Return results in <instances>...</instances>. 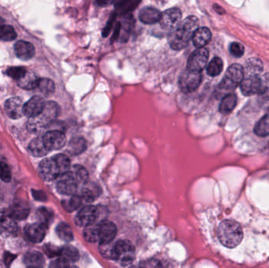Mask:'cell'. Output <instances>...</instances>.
I'll return each mask as SVG.
<instances>
[{"mask_svg": "<svg viewBox=\"0 0 269 268\" xmlns=\"http://www.w3.org/2000/svg\"><path fill=\"white\" fill-rule=\"evenodd\" d=\"M17 220L9 209L0 210V234L5 237H13L17 234Z\"/></svg>", "mask_w": 269, "mask_h": 268, "instance_id": "52a82bcc", "label": "cell"}, {"mask_svg": "<svg viewBox=\"0 0 269 268\" xmlns=\"http://www.w3.org/2000/svg\"><path fill=\"white\" fill-rule=\"evenodd\" d=\"M27 72L26 68L21 66H16V67L9 68L7 71V74L10 77L14 79H19L24 76L25 73Z\"/></svg>", "mask_w": 269, "mask_h": 268, "instance_id": "7bdbcfd3", "label": "cell"}, {"mask_svg": "<svg viewBox=\"0 0 269 268\" xmlns=\"http://www.w3.org/2000/svg\"><path fill=\"white\" fill-rule=\"evenodd\" d=\"M46 229L47 227L42 224H31L26 227V236L33 243H41L46 236Z\"/></svg>", "mask_w": 269, "mask_h": 268, "instance_id": "e0dca14e", "label": "cell"}, {"mask_svg": "<svg viewBox=\"0 0 269 268\" xmlns=\"http://www.w3.org/2000/svg\"><path fill=\"white\" fill-rule=\"evenodd\" d=\"M115 260L121 262L124 266L131 264L135 259V247L128 240H119L114 243Z\"/></svg>", "mask_w": 269, "mask_h": 268, "instance_id": "5b68a950", "label": "cell"}, {"mask_svg": "<svg viewBox=\"0 0 269 268\" xmlns=\"http://www.w3.org/2000/svg\"><path fill=\"white\" fill-rule=\"evenodd\" d=\"M33 195L35 199L38 201H44L46 200V196L43 191H33Z\"/></svg>", "mask_w": 269, "mask_h": 268, "instance_id": "681fc988", "label": "cell"}, {"mask_svg": "<svg viewBox=\"0 0 269 268\" xmlns=\"http://www.w3.org/2000/svg\"><path fill=\"white\" fill-rule=\"evenodd\" d=\"M17 37V33L14 28L11 25L0 26V40L3 41H12Z\"/></svg>", "mask_w": 269, "mask_h": 268, "instance_id": "d590c367", "label": "cell"}, {"mask_svg": "<svg viewBox=\"0 0 269 268\" xmlns=\"http://www.w3.org/2000/svg\"><path fill=\"white\" fill-rule=\"evenodd\" d=\"M44 251L49 257H54V256L60 255L61 249H58L52 245H46L44 247Z\"/></svg>", "mask_w": 269, "mask_h": 268, "instance_id": "bcb514c9", "label": "cell"}, {"mask_svg": "<svg viewBox=\"0 0 269 268\" xmlns=\"http://www.w3.org/2000/svg\"><path fill=\"white\" fill-rule=\"evenodd\" d=\"M100 212L98 208L93 205H88L83 208L76 217L75 222L80 227H87L94 224L98 219Z\"/></svg>", "mask_w": 269, "mask_h": 268, "instance_id": "4fadbf2b", "label": "cell"}, {"mask_svg": "<svg viewBox=\"0 0 269 268\" xmlns=\"http://www.w3.org/2000/svg\"><path fill=\"white\" fill-rule=\"evenodd\" d=\"M24 105V102L21 98L13 97L9 98L5 103L6 114L13 120L21 118L25 115Z\"/></svg>", "mask_w": 269, "mask_h": 268, "instance_id": "9a60e30c", "label": "cell"}, {"mask_svg": "<svg viewBox=\"0 0 269 268\" xmlns=\"http://www.w3.org/2000/svg\"><path fill=\"white\" fill-rule=\"evenodd\" d=\"M237 96L235 94H228L225 95L219 104V112L223 114H229L235 108L237 105Z\"/></svg>", "mask_w": 269, "mask_h": 268, "instance_id": "484cf974", "label": "cell"}, {"mask_svg": "<svg viewBox=\"0 0 269 268\" xmlns=\"http://www.w3.org/2000/svg\"><path fill=\"white\" fill-rule=\"evenodd\" d=\"M209 59V51L207 49L198 48L194 53H192L187 61V69L194 72H202L206 67Z\"/></svg>", "mask_w": 269, "mask_h": 268, "instance_id": "30bf717a", "label": "cell"}, {"mask_svg": "<svg viewBox=\"0 0 269 268\" xmlns=\"http://www.w3.org/2000/svg\"><path fill=\"white\" fill-rule=\"evenodd\" d=\"M139 3L140 0H126L121 4L115 6V8L118 14H128L136 9Z\"/></svg>", "mask_w": 269, "mask_h": 268, "instance_id": "1f68e13d", "label": "cell"}, {"mask_svg": "<svg viewBox=\"0 0 269 268\" xmlns=\"http://www.w3.org/2000/svg\"><path fill=\"white\" fill-rule=\"evenodd\" d=\"M15 258L14 255L10 254V253H7V256H5V264L7 266L11 264L12 263L13 260Z\"/></svg>", "mask_w": 269, "mask_h": 268, "instance_id": "f5cc1de1", "label": "cell"}, {"mask_svg": "<svg viewBox=\"0 0 269 268\" xmlns=\"http://www.w3.org/2000/svg\"><path fill=\"white\" fill-rule=\"evenodd\" d=\"M71 172L74 175V177H75L76 180L78 182V185L79 184H85L86 182H88V172L81 165H74L72 170H71Z\"/></svg>", "mask_w": 269, "mask_h": 268, "instance_id": "e575fe53", "label": "cell"}, {"mask_svg": "<svg viewBox=\"0 0 269 268\" xmlns=\"http://www.w3.org/2000/svg\"><path fill=\"white\" fill-rule=\"evenodd\" d=\"M116 234L117 227L112 222L104 220L96 224V235L97 241L100 244H105L113 241Z\"/></svg>", "mask_w": 269, "mask_h": 268, "instance_id": "ba28073f", "label": "cell"}, {"mask_svg": "<svg viewBox=\"0 0 269 268\" xmlns=\"http://www.w3.org/2000/svg\"><path fill=\"white\" fill-rule=\"evenodd\" d=\"M14 51L17 58L23 61H28L34 56L35 47L31 43L20 40L14 45Z\"/></svg>", "mask_w": 269, "mask_h": 268, "instance_id": "d6986e66", "label": "cell"}, {"mask_svg": "<svg viewBox=\"0 0 269 268\" xmlns=\"http://www.w3.org/2000/svg\"><path fill=\"white\" fill-rule=\"evenodd\" d=\"M134 24L133 17L131 14H126L123 21L120 22V30L122 31V40L126 41L129 38V33Z\"/></svg>", "mask_w": 269, "mask_h": 268, "instance_id": "d6a6232c", "label": "cell"}, {"mask_svg": "<svg viewBox=\"0 0 269 268\" xmlns=\"http://www.w3.org/2000/svg\"><path fill=\"white\" fill-rule=\"evenodd\" d=\"M29 151L33 156L40 157L47 154L50 150L46 147L43 137H36L30 143Z\"/></svg>", "mask_w": 269, "mask_h": 268, "instance_id": "7402d4cb", "label": "cell"}, {"mask_svg": "<svg viewBox=\"0 0 269 268\" xmlns=\"http://www.w3.org/2000/svg\"><path fill=\"white\" fill-rule=\"evenodd\" d=\"M214 9L215 11H216L218 14H223L224 13H225V11H224L223 9H222V7H219V6L214 5Z\"/></svg>", "mask_w": 269, "mask_h": 268, "instance_id": "11a10c76", "label": "cell"}, {"mask_svg": "<svg viewBox=\"0 0 269 268\" xmlns=\"http://www.w3.org/2000/svg\"><path fill=\"white\" fill-rule=\"evenodd\" d=\"M100 253L104 257L114 260V243H113V241L110 242V243H105V244H100Z\"/></svg>", "mask_w": 269, "mask_h": 268, "instance_id": "ab89813d", "label": "cell"}, {"mask_svg": "<svg viewBox=\"0 0 269 268\" xmlns=\"http://www.w3.org/2000/svg\"><path fill=\"white\" fill-rule=\"evenodd\" d=\"M59 256L69 263L70 262L74 263L79 260V252L78 251V249L72 246H65L62 248Z\"/></svg>", "mask_w": 269, "mask_h": 268, "instance_id": "4dcf8cb0", "label": "cell"}, {"mask_svg": "<svg viewBox=\"0 0 269 268\" xmlns=\"http://www.w3.org/2000/svg\"><path fill=\"white\" fill-rule=\"evenodd\" d=\"M40 79L34 72H26L24 76L17 79V85L25 90H33L37 88L38 83Z\"/></svg>", "mask_w": 269, "mask_h": 268, "instance_id": "603a6c76", "label": "cell"}, {"mask_svg": "<svg viewBox=\"0 0 269 268\" xmlns=\"http://www.w3.org/2000/svg\"><path fill=\"white\" fill-rule=\"evenodd\" d=\"M244 78V69L238 64H234L230 66L222 79L219 88L225 91H232L235 89Z\"/></svg>", "mask_w": 269, "mask_h": 268, "instance_id": "277c9868", "label": "cell"}, {"mask_svg": "<svg viewBox=\"0 0 269 268\" xmlns=\"http://www.w3.org/2000/svg\"><path fill=\"white\" fill-rule=\"evenodd\" d=\"M3 24H4V20L0 17V26L2 25Z\"/></svg>", "mask_w": 269, "mask_h": 268, "instance_id": "9f6ffc18", "label": "cell"}, {"mask_svg": "<svg viewBox=\"0 0 269 268\" xmlns=\"http://www.w3.org/2000/svg\"><path fill=\"white\" fill-rule=\"evenodd\" d=\"M212 34L208 28H198L194 35L192 36V41L194 47L197 48H203L211 40Z\"/></svg>", "mask_w": 269, "mask_h": 268, "instance_id": "ffe728a7", "label": "cell"}, {"mask_svg": "<svg viewBox=\"0 0 269 268\" xmlns=\"http://www.w3.org/2000/svg\"><path fill=\"white\" fill-rule=\"evenodd\" d=\"M115 15L112 16L110 17V19L109 20L108 23H107V26L105 27L104 30L103 31V36L104 37H107L109 34H110V30H111L112 27H113V21H114Z\"/></svg>", "mask_w": 269, "mask_h": 268, "instance_id": "c3c4849f", "label": "cell"}, {"mask_svg": "<svg viewBox=\"0 0 269 268\" xmlns=\"http://www.w3.org/2000/svg\"><path fill=\"white\" fill-rule=\"evenodd\" d=\"M37 88L40 90V92L43 95H52L55 91V84L51 79L43 78V79H40V81H39Z\"/></svg>", "mask_w": 269, "mask_h": 268, "instance_id": "8d00e7d4", "label": "cell"}, {"mask_svg": "<svg viewBox=\"0 0 269 268\" xmlns=\"http://www.w3.org/2000/svg\"><path fill=\"white\" fill-rule=\"evenodd\" d=\"M40 176L46 181L55 180L61 175L59 166L55 158L43 159L39 166Z\"/></svg>", "mask_w": 269, "mask_h": 268, "instance_id": "8fae6325", "label": "cell"}, {"mask_svg": "<svg viewBox=\"0 0 269 268\" xmlns=\"http://www.w3.org/2000/svg\"><path fill=\"white\" fill-rule=\"evenodd\" d=\"M244 69V76H258L263 70V64L260 59L253 58L246 62Z\"/></svg>", "mask_w": 269, "mask_h": 268, "instance_id": "cb8c5ba5", "label": "cell"}, {"mask_svg": "<svg viewBox=\"0 0 269 268\" xmlns=\"http://www.w3.org/2000/svg\"><path fill=\"white\" fill-rule=\"evenodd\" d=\"M78 186V182L76 180L74 175L71 172L61 174L58 177V181H57L56 183L57 190L62 195H74Z\"/></svg>", "mask_w": 269, "mask_h": 268, "instance_id": "9c48e42d", "label": "cell"}, {"mask_svg": "<svg viewBox=\"0 0 269 268\" xmlns=\"http://www.w3.org/2000/svg\"><path fill=\"white\" fill-rule=\"evenodd\" d=\"M87 148V143L84 138L76 137L70 140L68 145V151L72 155L82 153Z\"/></svg>", "mask_w": 269, "mask_h": 268, "instance_id": "83f0119b", "label": "cell"}, {"mask_svg": "<svg viewBox=\"0 0 269 268\" xmlns=\"http://www.w3.org/2000/svg\"><path fill=\"white\" fill-rule=\"evenodd\" d=\"M199 26V20L194 16H189L178 24L168 36L172 49L180 50L185 48Z\"/></svg>", "mask_w": 269, "mask_h": 268, "instance_id": "6da1fadb", "label": "cell"}, {"mask_svg": "<svg viewBox=\"0 0 269 268\" xmlns=\"http://www.w3.org/2000/svg\"><path fill=\"white\" fill-rule=\"evenodd\" d=\"M59 114V106L55 101H46L44 108L39 115L30 117L27 127L33 134H40L47 128Z\"/></svg>", "mask_w": 269, "mask_h": 268, "instance_id": "7a4b0ae2", "label": "cell"}, {"mask_svg": "<svg viewBox=\"0 0 269 268\" xmlns=\"http://www.w3.org/2000/svg\"><path fill=\"white\" fill-rule=\"evenodd\" d=\"M45 102L40 96H34L24 105V114L28 117L39 115L44 108Z\"/></svg>", "mask_w": 269, "mask_h": 268, "instance_id": "ac0fdd59", "label": "cell"}, {"mask_svg": "<svg viewBox=\"0 0 269 268\" xmlns=\"http://www.w3.org/2000/svg\"><path fill=\"white\" fill-rule=\"evenodd\" d=\"M56 233L62 241L69 243V242L72 241L74 239L72 229L69 227V224H65V223H61L59 224L56 228Z\"/></svg>", "mask_w": 269, "mask_h": 268, "instance_id": "f546056e", "label": "cell"}, {"mask_svg": "<svg viewBox=\"0 0 269 268\" xmlns=\"http://www.w3.org/2000/svg\"><path fill=\"white\" fill-rule=\"evenodd\" d=\"M229 50L234 57L236 58L242 57L244 51H245L243 45L241 44L240 43H237V42H234V43L230 45Z\"/></svg>", "mask_w": 269, "mask_h": 268, "instance_id": "f6af8a7d", "label": "cell"}, {"mask_svg": "<svg viewBox=\"0 0 269 268\" xmlns=\"http://www.w3.org/2000/svg\"><path fill=\"white\" fill-rule=\"evenodd\" d=\"M182 12L179 8L168 9L161 14L160 23L167 30H174L181 22Z\"/></svg>", "mask_w": 269, "mask_h": 268, "instance_id": "7c38bea8", "label": "cell"}, {"mask_svg": "<svg viewBox=\"0 0 269 268\" xmlns=\"http://www.w3.org/2000/svg\"><path fill=\"white\" fill-rule=\"evenodd\" d=\"M69 266V262L64 260L63 258L62 257L59 260H55L51 264V266H53V267H67V266Z\"/></svg>", "mask_w": 269, "mask_h": 268, "instance_id": "7dc6e473", "label": "cell"}, {"mask_svg": "<svg viewBox=\"0 0 269 268\" xmlns=\"http://www.w3.org/2000/svg\"><path fill=\"white\" fill-rule=\"evenodd\" d=\"M120 23H117V25H116V30H115V33L113 36V40H117L118 39L119 35H120Z\"/></svg>", "mask_w": 269, "mask_h": 268, "instance_id": "db71d44e", "label": "cell"}, {"mask_svg": "<svg viewBox=\"0 0 269 268\" xmlns=\"http://www.w3.org/2000/svg\"><path fill=\"white\" fill-rule=\"evenodd\" d=\"M261 79V88L258 95L264 101H269V72L266 73Z\"/></svg>", "mask_w": 269, "mask_h": 268, "instance_id": "60d3db41", "label": "cell"}, {"mask_svg": "<svg viewBox=\"0 0 269 268\" xmlns=\"http://www.w3.org/2000/svg\"><path fill=\"white\" fill-rule=\"evenodd\" d=\"M141 266H154V267H157V266H161V263L158 260H148V261L145 262L144 263H142Z\"/></svg>", "mask_w": 269, "mask_h": 268, "instance_id": "816d5d0a", "label": "cell"}, {"mask_svg": "<svg viewBox=\"0 0 269 268\" xmlns=\"http://www.w3.org/2000/svg\"><path fill=\"white\" fill-rule=\"evenodd\" d=\"M217 235L219 242L223 246L233 249L242 241L243 231L238 223L234 220H226L219 224Z\"/></svg>", "mask_w": 269, "mask_h": 268, "instance_id": "3957f363", "label": "cell"}, {"mask_svg": "<svg viewBox=\"0 0 269 268\" xmlns=\"http://www.w3.org/2000/svg\"><path fill=\"white\" fill-rule=\"evenodd\" d=\"M116 0H96V3L100 7H107V6L114 4Z\"/></svg>", "mask_w": 269, "mask_h": 268, "instance_id": "f907efd6", "label": "cell"}, {"mask_svg": "<svg viewBox=\"0 0 269 268\" xmlns=\"http://www.w3.org/2000/svg\"><path fill=\"white\" fill-rule=\"evenodd\" d=\"M254 132L260 137H267L269 136V113L256 124Z\"/></svg>", "mask_w": 269, "mask_h": 268, "instance_id": "f1b7e54d", "label": "cell"}, {"mask_svg": "<svg viewBox=\"0 0 269 268\" xmlns=\"http://www.w3.org/2000/svg\"><path fill=\"white\" fill-rule=\"evenodd\" d=\"M161 16V13L157 9L144 7L139 12V18L144 24H153L160 21Z\"/></svg>", "mask_w": 269, "mask_h": 268, "instance_id": "44dd1931", "label": "cell"}, {"mask_svg": "<svg viewBox=\"0 0 269 268\" xmlns=\"http://www.w3.org/2000/svg\"><path fill=\"white\" fill-rule=\"evenodd\" d=\"M0 179L4 182H8L11 179V171L8 165L0 162Z\"/></svg>", "mask_w": 269, "mask_h": 268, "instance_id": "ee69618b", "label": "cell"}, {"mask_svg": "<svg viewBox=\"0 0 269 268\" xmlns=\"http://www.w3.org/2000/svg\"><path fill=\"white\" fill-rule=\"evenodd\" d=\"M202 79L201 72H194L187 69L180 75L179 85L184 93H191L200 86Z\"/></svg>", "mask_w": 269, "mask_h": 268, "instance_id": "8992f818", "label": "cell"}, {"mask_svg": "<svg viewBox=\"0 0 269 268\" xmlns=\"http://www.w3.org/2000/svg\"><path fill=\"white\" fill-rule=\"evenodd\" d=\"M9 211L17 220H25L30 214V208L26 204L22 202L15 203L11 207Z\"/></svg>", "mask_w": 269, "mask_h": 268, "instance_id": "4316f807", "label": "cell"}, {"mask_svg": "<svg viewBox=\"0 0 269 268\" xmlns=\"http://www.w3.org/2000/svg\"><path fill=\"white\" fill-rule=\"evenodd\" d=\"M37 217L40 220V224L47 227L48 224H50L51 221H52L53 215H52V211H49L46 208H42L38 211Z\"/></svg>", "mask_w": 269, "mask_h": 268, "instance_id": "b9f144b4", "label": "cell"}, {"mask_svg": "<svg viewBox=\"0 0 269 268\" xmlns=\"http://www.w3.org/2000/svg\"><path fill=\"white\" fill-rule=\"evenodd\" d=\"M223 68L224 64L222 59L215 57L208 65L207 74L210 76H218L222 73Z\"/></svg>", "mask_w": 269, "mask_h": 268, "instance_id": "836d02e7", "label": "cell"}, {"mask_svg": "<svg viewBox=\"0 0 269 268\" xmlns=\"http://www.w3.org/2000/svg\"><path fill=\"white\" fill-rule=\"evenodd\" d=\"M24 263L29 267H41L44 264V258L39 252H30L25 255Z\"/></svg>", "mask_w": 269, "mask_h": 268, "instance_id": "d4e9b609", "label": "cell"}, {"mask_svg": "<svg viewBox=\"0 0 269 268\" xmlns=\"http://www.w3.org/2000/svg\"><path fill=\"white\" fill-rule=\"evenodd\" d=\"M43 141L46 144V147L49 150H60L66 143V137L63 131H47L44 136H43Z\"/></svg>", "mask_w": 269, "mask_h": 268, "instance_id": "5bb4252c", "label": "cell"}, {"mask_svg": "<svg viewBox=\"0 0 269 268\" xmlns=\"http://www.w3.org/2000/svg\"><path fill=\"white\" fill-rule=\"evenodd\" d=\"M54 158L59 166L61 174L69 172V169H70V160L66 155L58 154Z\"/></svg>", "mask_w": 269, "mask_h": 268, "instance_id": "74e56055", "label": "cell"}, {"mask_svg": "<svg viewBox=\"0 0 269 268\" xmlns=\"http://www.w3.org/2000/svg\"><path fill=\"white\" fill-rule=\"evenodd\" d=\"M261 79L258 76H246L240 84L241 91L245 96L259 94L261 91Z\"/></svg>", "mask_w": 269, "mask_h": 268, "instance_id": "2e32d148", "label": "cell"}, {"mask_svg": "<svg viewBox=\"0 0 269 268\" xmlns=\"http://www.w3.org/2000/svg\"><path fill=\"white\" fill-rule=\"evenodd\" d=\"M82 202L83 199L81 196L74 195L69 201H64L63 206L67 211H74V210L78 209L82 205Z\"/></svg>", "mask_w": 269, "mask_h": 268, "instance_id": "f35d334b", "label": "cell"}]
</instances>
